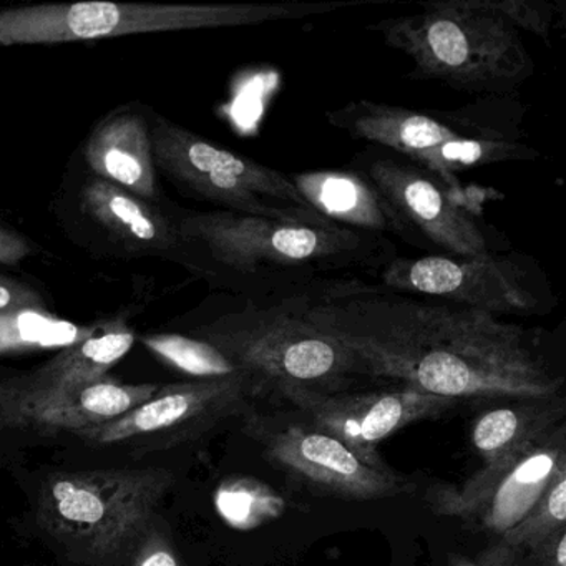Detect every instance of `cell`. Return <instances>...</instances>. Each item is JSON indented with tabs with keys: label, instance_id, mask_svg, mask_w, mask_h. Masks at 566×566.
<instances>
[{
	"label": "cell",
	"instance_id": "obj_27",
	"mask_svg": "<svg viewBox=\"0 0 566 566\" xmlns=\"http://www.w3.org/2000/svg\"><path fill=\"white\" fill-rule=\"evenodd\" d=\"M449 566H526L523 553L518 548L506 545L502 539L489 546L475 558L463 555H450Z\"/></svg>",
	"mask_w": 566,
	"mask_h": 566
},
{
	"label": "cell",
	"instance_id": "obj_24",
	"mask_svg": "<svg viewBox=\"0 0 566 566\" xmlns=\"http://www.w3.org/2000/svg\"><path fill=\"white\" fill-rule=\"evenodd\" d=\"M495 4L518 31H528L546 45H549L552 32L555 31L556 18L563 15V9L558 11L556 2L546 0H495Z\"/></svg>",
	"mask_w": 566,
	"mask_h": 566
},
{
	"label": "cell",
	"instance_id": "obj_4",
	"mask_svg": "<svg viewBox=\"0 0 566 566\" xmlns=\"http://www.w3.org/2000/svg\"><path fill=\"white\" fill-rule=\"evenodd\" d=\"M412 61L407 78L480 98L515 97L535 74L518 29L495 0H430L416 14L367 25Z\"/></svg>",
	"mask_w": 566,
	"mask_h": 566
},
{
	"label": "cell",
	"instance_id": "obj_8",
	"mask_svg": "<svg viewBox=\"0 0 566 566\" xmlns=\"http://www.w3.org/2000/svg\"><path fill=\"white\" fill-rule=\"evenodd\" d=\"M155 167L181 191L221 211L283 221H326L296 190L290 175L205 140L155 117L150 128Z\"/></svg>",
	"mask_w": 566,
	"mask_h": 566
},
{
	"label": "cell",
	"instance_id": "obj_11",
	"mask_svg": "<svg viewBox=\"0 0 566 566\" xmlns=\"http://www.w3.org/2000/svg\"><path fill=\"white\" fill-rule=\"evenodd\" d=\"M347 168L373 181L427 254L476 258L512 250L509 238L476 213L465 190H452L387 148L369 145Z\"/></svg>",
	"mask_w": 566,
	"mask_h": 566
},
{
	"label": "cell",
	"instance_id": "obj_10",
	"mask_svg": "<svg viewBox=\"0 0 566 566\" xmlns=\"http://www.w3.org/2000/svg\"><path fill=\"white\" fill-rule=\"evenodd\" d=\"M377 283L496 317L548 316L558 304L538 261L512 250L476 258L397 254L377 274Z\"/></svg>",
	"mask_w": 566,
	"mask_h": 566
},
{
	"label": "cell",
	"instance_id": "obj_18",
	"mask_svg": "<svg viewBox=\"0 0 566 566\" xmlns=\"http://www.w3.org/2000/svg\"><path fill=\"white\" fill-rule=\"evenodd\" d=\"M505 400L503 406L490 407L473 420L470 442L483 467L533 449L565 420L563 394Z\"/></svg>",
	"mask_w": 566,
	"mask_h": 566
},
{
	"label": "cell",
	"instance_id": "obj_22",
	"mask_svg": "<svg viewBox=\"0 0 566 566\" xmlns=\"http://www.w3.org/2000/svg\"><path fill=\"white\" fill-rule=\"evenodd\" d=\"M142 343L155 356L160 357L170 366L190 374L195 379H211V377L247 373V370L238 369L213 346L195 339V337L181 336V334H151V336L144 337Z\"/></svg>",
	"mask_w": 566,
	"mask_h": 566
},
{
	"label": "cell",
	"instance_id": "obj_14",
	"mask_svg": "<svg viewBox=\"0 0 566 566\" xmlns=\"http://www.w3.org/2000/svg\"><path fill=\"white\" fill-rule=\"evenodd\" d=\"M277 400L300 410L346 443L360 459L376 467H387L377 450L387 437L410 423L437 419L460 406V400L400 386L357 389L331 396L293 390Z\"/></svg>",
	"mask_w": 566,
	"mask_h": 566
},
{
	"label": "cell",
	"instance_id": "obj_23",
	"mask_svg": "<svg viewBox=\"0 0 566 566\" xmlns=\"http://www.w3.org/2000/svg\"><path fill=\"white\" fill-rule=\"evenodd\" d=\"M563 528H566V462L558 467L552 482L525 518L503 533L500 539L525 552Z\"/></svg>",
	"mask_w": 566,
	"mask_h": 566
},
{
	"label": "cell",
	"instance_id": "obj_2",
	"mask_svg": "<svg viewBox=\"0 0 566 566\" xmlns=\"http://www.w3.org/2000/svg\"><path fill=\"white\" fill-rule=\"evenodd\" d=\"M185 250L234 296L268 297L310 290L324 281L379 274L397 256L394 241L333 221H283L230 211L181 214Z\"/></svg>",
	"mask_w": 566,
	"mask_h": 566
},
{
	"label": "cell",
	"instance_id": "obj_29",
	"mask_svg": "<svg viewBox=\"0 0 566 566\" xmlns=\"http://www.w3.org/2000/svg\"><path fill=\"white\" fill-rule=\"evenodd\" d=\"M31 254V243L24 237L0 227V264L14 266Z\"/></svg>",
	"mask_w": 566,
	"mask_h": 566
},
{
	"label": "cell",
	"instance_id": "obj_21",
	"mask_svg": "<svg viewBox=\"0 0 566 566\" xmlns=\"http://www.w3.org/2000/svg\"><path fill=\"white\" fill-rule=\"evenodd\" d=\"M97 326H78L48 310L0 313V354L65 349L91 337Z\"/></svg>",
	"mask_w": 566,
	"mask_h": 566
},
{
	"label": "cell",
	"instance_id": "obj_9",
	"mask_svg": "<svg viewBox=\"0 0 566 566\" xmlns=\"http://www.w3.org/2000/svg\"><path fill=\"white\" fill-rule=\"evenodd\" d=\"M243 430L260 446L263 459L291 485L310 495L347 502H376L416 490L409 476L360 459L346 443L300 410L248 413Z\"/></svg>",
	"mask_w": 566,
	"mask_h": 566
},
{
	"label": "cell",
	"instance_id": "obj_15",
	"mask_svg": "<svg viewBox=\"0 0 566 566\" xmlns=\"http://www.w3.org/2000/svg\"><path fill=\"white\" fill-rule=\"evenodd\" d=\"M158 384H120L111 377L74 392H28L0 380V427L77 433L130 412L154 397Z\"/></svg>",
	"mask_w": 566,
	"mask_h": 566
},
{
	"label": "cell",
	"instance_id": "obj_3",
	"mask_svg": "<svg viewBox=\"0 0 566 566\" xmlns=\"http://www.w3.org/2000/svg\"><path fill=\"white\" fill-rule=\"evenodd\" d=\"M526 111L515 97L480 98L453 111H417L363 98L326 112V122L347 137L387 148L452 190L463 191L460 174L542 157L526 144Z\"/></svg>",
	"mask_w": 566,
	"mask_h": 566
},
{
	"label": "cell",
	"instance_id": "obj_28",
	"mask_svg": "<svg viewBox=\"0 0 566 566\" xmlns=\"http://www.w3.org/2000/svg\"><path fill=\"white\" fill-rule=\"evenodd\" d=\"M522 553L526 566H566V528Z\"/></svg>",
	"mask_w": 566,
	"mask_h": 566
},
{
	"label": "cell",
	"instance_id": "obj_19",
	"mask_svg": "<svg viewBox=\"0 0 566 566\" xmlns=\"http://www.w3.org/2000/svg\"><path fill=\"white\" fill-rule=\"evenodd\" d=\"M134 344V331L124 321H111L101 324L87 339L59 350L54 359L34 373L8 382L28 392H74L107 377L108 370L127 356Z\"/></svg>",
	"mask_w": 566,
	"mask_h": 566
},
{
	"label": "cell",
	"instance_id": "obj_6",
	"mask_svg": "<svg viewBox=\"0 0 566 566\" xmlns=\"http://www.w3.org/2000/svg\"><path fill=\"white\" fill-rule=\"evenodd\" d=\"M359 0L281 4H122L78 2L0 9V48L71 44L127 35L251 28L356 8Z\"/></svg>",
	"mask_w": 566,
	"mask_h": 566
},
{
	"label": "cell",
	"instance_id": "obj_16",
	"mask_svg": "<svg viewBox=\"0 0 566 566\" xmlns=\"http://www.w3.org/2000/svg\"><path fill=\"white\" fill-rule=\"evenodd\" d=\"M304 200L333 223L394 241L399 238L416 250L422 244L403 223L392 205L369 178L353 168L314 170L290 175Z\"/></svg>",
	"mask_w": 566,
	"mask_h": 566
},
{
	"label": "cell",
	"instance_id": "obj_26",
	"mask_svg": "<svg viewBox=\"0 0 566 566\" xmlns=\"http://www.w3.org/2000/svg\"><path fill=\"white\" fill-rule=\"evenodd\" d=\"M22 310H48L44 297L28 283L0 274V313Z\"/></svg>",
	"mask_w": 566,
	"mask_h": 566
},
{
	"label": "cell",
	"instance_id": "obj_12",
	"mask_svg": "<svg viewBox=\"0 0 566 566\" xmlns=\"http://www.w3.org/2000/svg\"><path fill=\"white\" fill-rule=\"evenodd\" d=\"M264 397L266 387L248 373L167 384L130 412L75 436L92 447L180 446L200 439L234 417L244 419Z\"/></svg>",
	"mask_w": 566,
	"mask_h": 566
},
{
	"label": "cell",
	"instance_id": "obj_1",
	"mask_svg": "<svg viewBox=\"0 0 566 566\" xmlns=\"http://www.w3.org/2000/svg\"><path fill=\"white\" fill-rule=\"evenodd\" d=\"M304 317L354 354L373 382L460 402L558 396L565 387L546 331L363 277L311 287Z\"/></svg>",
	"mask_w": 566,
	"mask_h": 566
},
{
	"label": "cell",
	"instance_id": "obj_25",
	"mask_svg": "<svg viewBox=\"0 0 566 566\" xmlns=\"http://www.w3.org/2000/svg\"><path fill=\"white\" fill-rule=\"evenodd\" d=\"M128 562L130 566H185L170 543L150 528L142 536Z\"/></svg>",
	"mask_w": 566,
	"mask_h": 566
},
{
	"label": "cell",
	"instance_id": "obj_13",
	"mask_svg": "<svg viewBox=\"0 0 566 566\" xmlns=\"http://www.w3.org/2000/svg\"><path fill=\"white\" fill-rule=\"evenodd\" d=\"M565 462L562 426L533 449L482 467L460 486H430L426 502L439 515L455 516L500 538L525 518Z\"/></svg>",
	"mask_w": 566,
	"mask_h": 566
},
{
	"label": "cell",
	"instance_id": "obj_17",
	"mask_svg": "<svg viewBox=\"0 0 566 566\" xmlns=\"http://www.w3.org/2000/svg\"><path fill=\"white\" fill-rule=\"evenodd\" d=\"M85 160L101 180L117 185L145 201H157V167L150 128L130 112L105 118L85 145Z\"/></svg>",
	"mask_w": 566,
	"mask_h": 566
},
{
	"label": "cell",
	"instance_id": "obj_5",
	"mask_svg": "<svg viewBox=\"0 0 566 566\" xmlns=\"http://www.w3.org/2000/svg\"><path fill=\"white\" fill-rule=\"evenodd\" d=\"M310 290L234 296L227 310L195 327L190 337L253 374L271 399L293 390L331 396L373 382L354 354L307 323L304 297Z\"/></svg>",
	"mask_w": 566,
	"mask_h": 566
},
{
	"label": "cell",
	"instance_id": "obj_7",
	"mask_svg": "<svg viewBox=\"0 0 566 566\" xmlns=\"http://www.w3.org/2000/svg\"><path fill=\"white\" fill-rule=\"evenodd\" d=\"M174 482L164 469L54 473L39 492V523L72 558L118 565L130 559Z\"/></svg>",
	"mask_w": 566,
	"mask_h": 566
},
{
	"label": "cell",
	"instance_id": "obj_20",
	"mask_svg": "<svg viewBox=\"0 0 566 566\" xmlns=\"http://www.w3.org/2000/svg\"><path fill=\"white\" fill-rule=\"evenodd\" d=\"M85 213L124 243L144 250H181L177 224L148 201L95 178L82 193Z\"/></svg>",
	"mask_w": 566,
	"mask_h": 566
}]
</instances>
